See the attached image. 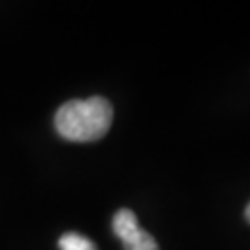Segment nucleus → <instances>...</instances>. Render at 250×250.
Wrapping results in <instances>:
<instances>
[{
  "mask_svg": "<svg viewBox=\"0 0 250 250\" xmlns=\"http://www.w3.org/2000/svg\"><path fill=\"white\" fill-rule=\"evenodd\" d=\"M113 123V106L104 97H89L65 102L54 117L56 132L67 141L91 143L109 132Z\"/></svg>",
  "mask_w": 250,
  "mask_h": 250,
  "instance_id": "obj_1",
  "label": "nucleus"
},
{
  "mask_svg": "<svg viewBox=\"0 0 250 250\" xmlns=\"http://www.w3.org/2000/svg\"><path fill=\"white\" fill-rule=\"evenodd\" d=\"M111 226H113V233L125 245V250H160L158 241L139 226L137 217L132 209H126V208L119 209L113 215Z\"/></svg>",
  "mask_w": 250,
  "mask_h": 250,
  "instance_id": "obj_2",
  "label": "nucleus"
},
{
  "mask_svg": "<svg viewBox=\"0 0 250 250\" xmlns=\"http://www.w3.org/2000/svg\"><path fill=\"white\" fill-rule=\"evenodd\" d=\"M60 250H97L95 243L87 239L85 235L76 232H67L60 237Z\"/></svg>",
  "mask_w": 250,
  "mask_h": 250,
  "instance_id": "obj_3",
  "label": "nucleus"
},
{
  "mask_svg": "<svg viewBox=\"0 0 250 250\" xmlns=\"http://www.w3.org/2000/svg\"><path fill=\"white\" fill-rule=\"evenodd\" d=\"M245 219H247V223L250 224V202L247 204V208H245Z\"/></svg>",
  "mask_w": 250,
  "mask_h": 250,
  "instance_id": "obj_4",
  "label": "nucleus"
}]
</instances>
